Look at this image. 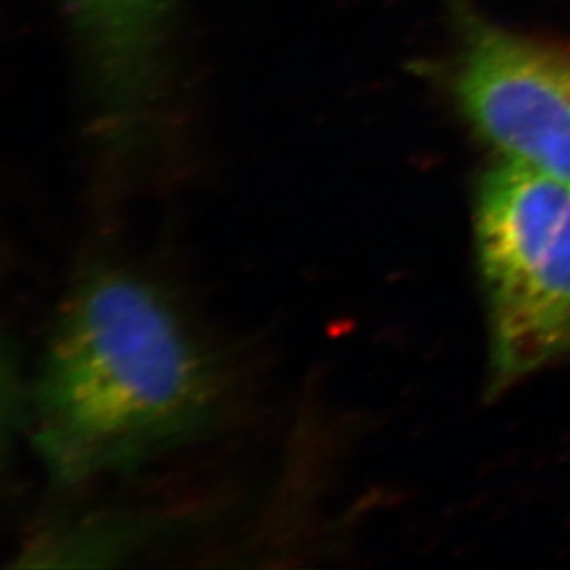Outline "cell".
I'll return each mask as SVG.
<instances>
[{"mask_svg":"<svg viewBox=\"0 0 570 570\" xmlns=\"http://www.w3.org/2000/svg\"><path fill=\"white\" fill-rule=\"evenodd\" d=\"M36 399L39 452L61 482H80L199 434L222 377L161 291L106 266L65 303Z\"/></svg>","mask_w":570,"mask_h":570,"instance_id":"cell-1","label":"cell"},{"mask_svg":"<svg viewBox=\"0 0 570 570\" xmlns=\"http://www.w3.org/2000/svg\"><path fill=\"white\" fill-rule=\"evenodd\" d=\"M476 240L502 387L570 347V190L504 159L480 189Z\"/></svg>","mask_w":570,"mask_h":570,"instance_id":"cell-2","label":"cell"},{"mask_svg":"<svg viewBox=\"0 0 570 570\" xmlns=\"http://www.w3.org/2000/svg\"><path fill=\"white\" fill-rule=\"evenodd\" d=\"M458 97L507 161L570 190V55L480 30L458 76Z\"/></svg>","mask_w":570,"mask_h":570,"instance_id":"cell-3","label":"cell"},{"mask_svg":"<svg viewBox=\"0 0 570 570\" xmlns=\"http://www.w3.org/2000/svg\"><path fill=\"white\" fill-rule=\"evenodd\" d=\"M104 119L129 131L156 102L167 45L168 0H67Z\"/></svg>","mask_w":570,"mask_h":570,"instance_id":"cell-4","label":"cell"}]
</instances>
